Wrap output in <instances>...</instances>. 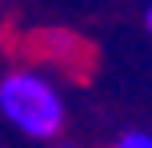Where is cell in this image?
<instances>
[{
	"label": "cell",
	"mask_w": 152,
	"mask_h": 148,
	"mask_svg": "<svg viewBox=\"0 0 152 148\" xmlns=\"http://www.w3.org/2000/svg\"><path fill=\"white\" fill-rule=\"evenodd\" d=\"M116 148H152V132H124Z\"/></svg>",
	"instance_id": "7a4b0ae2"
},
{
	"label": "cell",
	"mask_w": 152,
	"mask_h": 148,
	"mask_svg": "<svg viewBox=\"0 0 152 148\" xmlns=\"http://www.w3.org/2000/svg\"><path fill=\"white\" fill-rule=\"evenodd\" d=\"M148 32H152V4H148Z\"/></svg>",
	"instance_id": "3957f363"
},
{
	"label": "cell",
	"mask_w": 152,
	"mask_h": 148,
	"mask_svg": "<svg viewBox=\"0 0 152 148\" xmlns=\"http://www.w3.org/2000/svg\"><path fill=\"white\" fill-rule=\"evenodd\" d=\"M0 112L32 140H52L64 128V100L40 72L16 68L0 80Z\"/></svg>",
	"instance_id": "6da1fadb"
}]
</instances>
